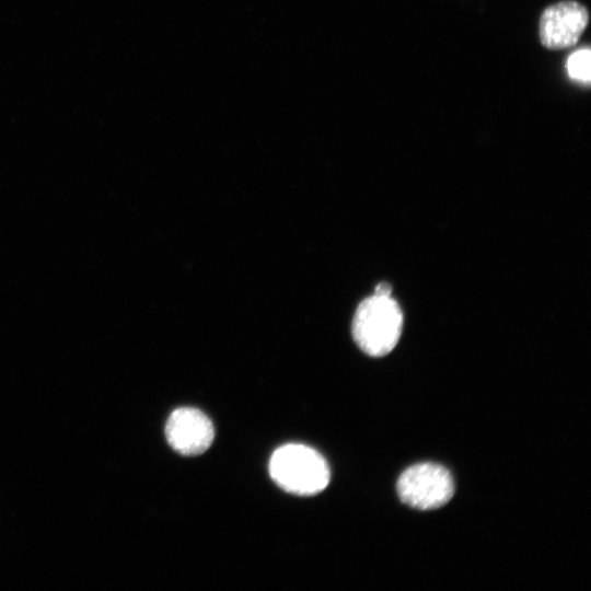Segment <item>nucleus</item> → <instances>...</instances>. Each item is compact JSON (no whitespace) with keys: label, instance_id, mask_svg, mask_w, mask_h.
I'll return each instance as SVG.
<instances>
[{"label":"nucleus","instance_id":"5","mask_svg":"<svg viewBox=\"0 0 591 591\" xmlns=\"http://www.w3.org/2000/svg\"><path fill=\"white\" fill-rule=\"evenodd\" d=\"M165 438L177 453L196 456L206 452L212 444L215 428L201 410L194 407H179L167 418Z\"/></svg>","mask_w":591,"mask_h":591},{"label":"nucleus","instance_id":"6","mask_svg":"<svg viewBox=\"0 0 591 591\" xmlns=\"http://www.w3.org/2000/svg\"><path fill=\"white\" fill-rule=\"evenodd\" d=\"M591 51L589 47L573 51L567 59V71L572 80L589 85L591 81L590 71Z\"/></svg>","mask_w":591,"mask_h":591},{"label":"nucleus","instance_id":"3","mask_svg":"<svg viewBox=\"0 0 591 591\" xmlns=\"http://www.w3.org/2000/svg\"><path fill=\"white\" fill-rule=\"evenodd\" d=\"M397 493L407 506L431 510L444 506L452 498L454 483L445 467L434 463H419L401 474Z\"/></svg>","mask_w":591,"mask_h":591},{"label":"nucleus","instance_id":"7","mask_svg":"<svg viewBox=\"0 0 591 591\" xmlns=\"http://www.w3.org/2000/svg\"><path fill=\"white\" fill-rule=\"evenodd\" d=\"M374 293L383 294V296H391L392 288L389 283H379L374 290Z\"/></svg>","mask_w":591,"mask_h":591},{"label":"nucleus","instance_id":"4","mask_svg":"<svg viewBox=\"0 0 591 591\" xmlns=\"http://www.w3.org/2000/svg\"><path fill=\"white\" fill-rule=\"evenodd\" d=\"M589 24L587 7L576 0H561L546 7L538 21L540 42L546 49L573 47Z\"/></svg>","mask_w":591,"mask_h":591},{"label":"nucleus","instance_id":"1","mask_svg":"<svg viewBox=\"0 0 591 591\" xmlns=\"http://www.w3.org/2000/svg\"><path fill=\"white\" fill-rule=\"evenodd\" d=\"M271 479L287 493L312 496L329 483L331 473L325 459L314 449L298 443L285 444L270 456Z\"/></svg>","mask_w":591,"mask_h":591},{"label":"nucleus","instance_id":"2","mask_svg":"<svg viewBox=\"0 0 591 591\" xmlns=\"http://www.w3.org/2000/svg\"><path fill=\"white\" fill-rule=\"evenodd\" d=\"M403 329V313L391 296L373 293L358 305L352 320V337L369 356L381 357L397 344Z\"/></svg>","mask_w":591,"mask_h":591}]
</instances>
